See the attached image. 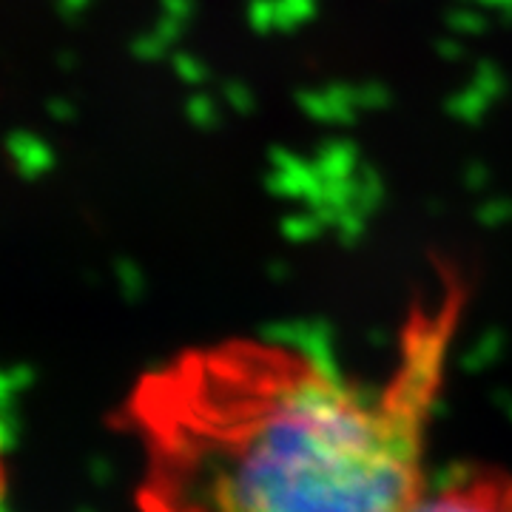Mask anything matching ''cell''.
I'll list each match as a JSON object with an SVG mask.
<instances>
[{"mask_svg": "<svg viewBox=\"0 0 512 512\" xmlns=\"http://www.w3.org/2000/svg\"><path fill=\"white\" fill-rule=\"evenodd\" d=\"M456 305L419 311L379 387L311 350L231 336L177 353L128 399L143 512H413Z\"/></svg>", "mask_w": 512, "mask_h": 512, "instance_id": "cell-1", "label": "cell"}, {"mask_svg": "<svg viewBox=\"0 0 512 512\" xmlns=\"http://www.w3.org/2000/svg\"><path fill=\"white\" fill-rule=\"evenodd\" d=\"M413 512H512V473H461L439 487H430Z\"/></svg>", "mask_w": 512, "mask_h": 512, "instance_id": "cell-2", "label": "cell"}, {"mask_svg": "<svg viewBox=\"0 0 512 512\" xmlns=\"http://www.w3.org/2000/svg\"><path fill=\"white\" fill-rule=\"evenodd\" d=\"M0 512H6V467H3V444H0Z\"/></svg>", "mask_w": 512, "mask_h": 512, "instance_id": "cell-3", "label": "cell"}]
</instances>
